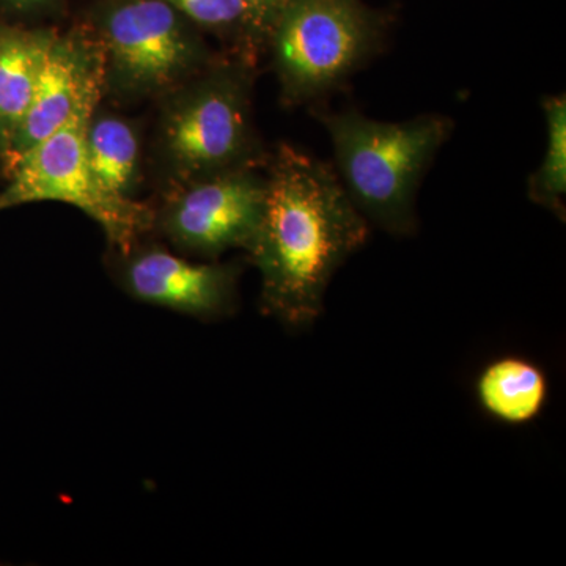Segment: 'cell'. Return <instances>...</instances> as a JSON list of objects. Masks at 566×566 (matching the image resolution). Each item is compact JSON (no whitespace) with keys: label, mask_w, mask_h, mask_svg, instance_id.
<instances>
[{"label":"cell","mask_w":566,"mask_h":566,"mask_svg":"<svg viewBox=\"0 0 566 566\" xmlns=\"http://www.w3.org/2000/svg\"><path fill=\"white\" fill-rule=\"evenodd\" d=\"M367 219L329 164L281 145L248 252L262 275L260 308L293 329L322 315L331 279L368 240Z\"/></svg>","instance_id":"obj_1"},{"label":"cell","mask_w":566,"mask_h":566,"mask_svg":"<svg viewBox=\"0 0 566 566\" xmlns=\"http://www.w3.org/2000/svg\"><path fill=\"white\" fill-rule=\"evenodd\" d=\"M335 156V172L367 221L408 237L417 229L416 196L428 167L453 132L444 115L378 122L357 111L316 112Z\"/></svg>","instance_id":"obj_2"},{"label":"cell","mask_w":566,"mask_h":566,"mask_svg":"<svg viewBox=\"0 0 566 566\" xmlns=\"http://www.w3.org/2000/svg\"><path fill=\"white\" fill-rule=\"evenodd\" d=\"M104 74L103 55L88 74L69 120L25 153L11 170L10 185L0 193V210L50 200L73 205L98 222L111 243L126 255L150 227L151 214L139 203L112 200L93 180L87 129L102 98Z\"/></svg>","instance_id":"obj_3"},{"label":"cell","mask_w":566,"mask_h":566,"mask_svg":"<svg viewBox=\"0 0 566 566\" xmlns=\"http://www.w3.org/2000/svg\"><path fill=\"white\" fill-rule=\"evenodd\" d=\"M283 95L315 102L381 50L385 24L360 0H290L270 39Z\"/></svg>","instance_id":"obj_4"},{"label":"cell","mask_w":566,"mask_h":566,"mask_svg":"<svg viewBox=\"0 0 566 566\" xmlns=\"http://www.w3.org/2000/svg\"><path fill=\"white\" fill-rule=\"evenodd\" d=\"M167 156L188 177L248 167L252 150L244 71L222 70L182 96L163 132Z\"/></svg>","instance_id":"obj_5"},{"label":"cell","mask_w":566,"mask_h":566,"mask_svg":"<svg viewBox=\"0 0 566 566\" xmlns=\"http://www.w3.org/2000/svg\"><path fill=\"white\" fill-rule=\"evenodd\" d=\"M186 21L166 0H112L99 18L104 62L132 91L169 87L200 59Z\"/></svg>","instance_id":"obj_6"},{"label":"cell","mask_w":566,"mask_h":566,"mask_svg":"<svg viewBox=\"0 0 566 566\" xmlns=\"http://www.w3.org/2000/svg\"><path fill=\"white\" fill-rule=\"evenodd\" d=\"M264 197L266 180L248 167L203 177L166 208L164 232L186 251L205 256L248 251L262 221Z\"/></svg>","instance_id":"obj_7"},{"label":"cell","mask_w":566,"mask_h":566,"mask_svg":"<svg viewBox=\"0 0 566 566\" xmlns=\"http://www.w3.org/2000/svg\"><path fill=\"white\" fill-rule=\"evenodd\" d=\"M126 256L123 283L137 300L200 319L232 314L238 279L232 264L192 263L156 248Z\"/></svg>","instance_id":"obj_8"},{"label":"cell","mask_w":566,"mask_h":566,"mask_svg":"<svg viewBox=\"0 0 566 566\" xmlns=\"http://www.w3.org/2000/svg\"><path fill=\"white\" fill-rule=\"evenodd\" d=\"M102 59L103 52L93 51L80 39L54 36L31 104L2 159L7 172L13 170L25 153L69 120L80 102L88 74Z\"/></svg>","instance_id":"obj_9"},{"label":"cell","mask_w":566,"mask_h":566,"mask_svg":"<svg viewBox=\"0 0 566 566\" xmlns=\"http://www.w3.org/2000/svg\"><path fill=\"white\" fill-rule=\"evenodd\" d=\"M55 33L0 21V158H6L31 104Z\"/></svg>","instance_id":"obj_10"},{"label":"cell","mask_w":566,"mask_h":566,"mask_svg":"<svg viewBox=\"0 0 566 566\" xmlns=\"http://www.w3.org/2000/svg\"><path fill=\"white\" fill-rule=\"evenodd\" d=\"M475 394L483 411L497 422L526 424L545 409L549 385L538 365L524 357L506 356L483 368Z\"/></svg>","instance_id":"obj_11"},{"label":"cell","mask_w":566,"mask_h":566,"mask_svg":"<svg viewBox=\"0 0 566 566\" xmlns=\"http://www.w3.org/2000/svg\"><path fill=\"white\" fill-rule=\"evenodd\" d=\"M87 161L93 180L117 202H133L139 161V140L129 123L117 117L95 118L87 129Z\"/></svg>","instance_id":"obj_12"},{"label":"cell","mask_w":566,"mask_h":566,"mask_svg":"<svg viewBox=\"0 0 566 566\" xmlns=\"http://www.w3.org/2000/svg\"><path fill=\"white\" fill-rule=\"evenodd\" d=\"M547 144L538 169L527 181L528 199L546 208L565 222L566 196V96H546L543 99Z\"/></svg>","instance_id":"obj_13"},{"label":"cell","mask_w":566,"mask_h":566,"mask_svg":"<svg viewBox=\"0 0 566 566\" xmlns=\"http://www.w3.org/2000/svg\"><path fill=\"white\" fill-rule=\"evenodd\" d=\"M186 20L196 22L210 31L249 35L248 20L241 0H166Z\"/></svg>","instance_id":"obj_14"},{"label":"cell","mask_w":566,"mask_h":566,"mask_svg":"<svg viewBox=\"0 0 566 566\" xmlns=\"http://www.w3.org/2000/svg\"><path fill=\"white\" fill-rule=\"evenodd\" d=\"M290 0H241L252 43L270 39L275 22Z\"/></svg>","instance_id":"obj_15"},{"label":"cell","mask_w":566,"mask_h":566,"mask_svg":"<svg viewBox=\"0 0 566 566\" xmlns=\"http://www.w3.org/2000/svg\"><path fill=\"white\" fill-rule=\"evenodd\" d=\"M54 0H0L6 9L18 11V13H32L44 7L51 6Z\"/></svg>","instance_id":"obj_16"}]
</instances>
